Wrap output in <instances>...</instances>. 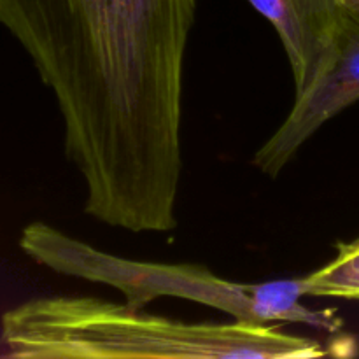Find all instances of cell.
Returning <instances> with one entry per match:
<instances>
[{"label": "cell", "instance_id": "6da1fadb", "mask_svg": "<svg viewBox=\"0 0 359 359\" xmlns=\"http://www.w3.org/2000/svg\"><path fill=\"white\" fill-rule=\"evenodd\" d=\"M196 0H0L63 119L88 216L133 233L177 226L182 77Z\"/></svg>", "mask_w": 359, "mask_h": 359}, {"label": "cell", "instance_id": "7a4b0ae2", "mask_svg": "<svg viewBox=\"0 0 359 359\" xmlns=\"http://www.w3.org/2000/svg\"><path fill=\"white\" fill-rule=\"evenodd\" d=\"M9 356L21 359H314V339L255 323H182L97 297H46L0 321Z\"/></svg>", "mask_w": 359, "mask_h": 359}, {"label": "cell", "instance_id": "3957f363", "mask_svg": "<svg viewBox=\"0 0 359 359\" xmlns=\"http://www.w3.org/2000/svg\"><path fill=\"white\" fill-rule=\"evenodd\" d=\"M20 248L39 265L62 276L116 287L133 309H144L160 297H174L255 325L300 323L328 333L340 332L342 326L335 311H314L300 304L305 297L302 279L242 284L217 277L202 265L125 259L98 251L42 221L25 226Z\"/></svg>", "mask_w": 359, "mask_h": 359}, {"label": "cell", "instance_id": "277c9868", "mask_svg": "<svg viewBox=\"0 0 359 359\" xmlns=\"http://www.w3.org/2000/svg\"><path fill=\"white\" fill-rule=\"evenodd\" d=\"M359 100V11L346 2L335 56L309 90L294 97L283 125L256 151L252 165L276 177L326 121Z\"/></svg>", "mask_w": 359, "mask_h": 359}, {"label": "cell", "instance_id": "5b68a950", "mask_svg": "<svg viewBox=\"0 0 359 359\" xmlns=\"http://www.w3.org/2000/svg\"><path fill=\"white\" fill-rule=\"evenodd\" d=\"M272 23L290 60L298 95L332 63L342 28L346 0H248Z\"/></svg>", "mask_w": 359, "mask_h": 359}, {"label": "cell", "instance_id": "8992f818", "mask_svg": "<svg viewBox=\"0 0 359 359\" xmlns=\"http://www.w3.org/2000/svg\"><path fill=\"white\" fill-rule=\"evenodd\" d=\"M305 297H337L359 300V238L339 242L337 256L325 266L302 277Z\"/></svg>", "mask_w": 359, "mask_h": 359}, {"label": "cell", "instance_id": "52a82bcc", "mask_svg": "<svg viewBox=\"0 0 359 359\" xmlns=\"http://www.w3.org/2000/svg\"><path fill=\"white\" fill-rule=\"evenodd\" d=\"M346 2L349 4V6H353L354 9L359 11V0H346Z\"/></svg>", "mask_w": 359, "mask_h": 359}]
</instances>
